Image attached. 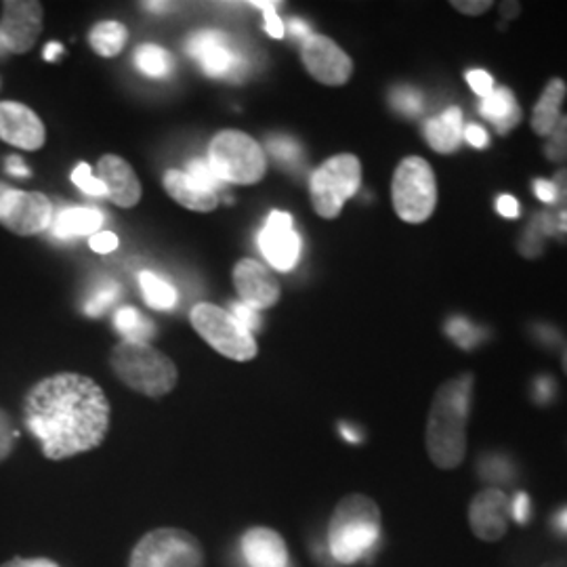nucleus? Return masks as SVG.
Here are the masks:
<instances>
[{"label": "nucleus", "instance_id": "f257e3e1", "mask_svg": "<svg viewBox=\"0 0 567 567\" xmlns=\"http://www.w3.org/2000/svg\"><path fill=\"white\" fill-rule=\"evenodd\" d=\"M23 423L49 461H65L102 446L112 423V408L93 379L60 372L25 393Z\"/></svg>", "mask_w": 567, "mask_h": 567}, {"label": "nucleus", "instance_id": "f03ea898", "mask_svg": "<svg viewBox=\"0 0 567 567\" xmlns=\"http://www.w3.org/2000/svg\"><path fill=\"white\" fill-rule=\"evenodd\" d=\"M473 383V374H461L440 386L433 398L426 421V452L440 468H456L465 458Z\"/></svg>", "mask_w": 567, "mask_h": 567}, {"label": "nucleus", "instance_id": "7ed1b4c3", "mask_svg": "<svg viewBox=\"0 0 567 567\" xmlns=\"http://www.w3.org/2000/svg\"><path fill=\"white\" fill-rule=\"evenodd\" d=\"M381 543V511L364 494H349L337 505L328 524V553L339 566L370 557Z\"/></svg>", "mask_w": 567, "mask_h": 567}, {"label": "nucleus", "instance_id": "20e7f679", "mask_svg": "<svg viewBox=\"0 0 567 567\" xmlns=\"http://www.w3.org/2000/svg\"><path fill=\"white\" fill-rule=\"evenodd\" d=\"M110 368L121 383L154 400L168 395L179 381L177 364L150 343L116 344L110 353Z\"/></svg>", "mask_w": 567, "mask_h": 567}, {"label": "nucleus", "instance_id": "39448f33", "mask_svg": "<svg viewBox=\"0 0 567 567\" xmlns=\"http://www.w3.org/2000/svg\"><path fill=\"white\" fill-rule=\"evenodd\" d=\"M208 164L224 183L255 185L267 173L264 147L243 131H219L208 145Z\"/></svg>", "mask_w": 567, "mask_h": 567}, {"label": "nucleus", "instance_id": "423d86ee", "mask_svg": "<svg viewBox=\"0 0 567 567\" xmlns=\"http://www.w3.org/2000/svg\"><path fill=\"white\" fill-rule=\"evenodd\" d=\"M391 203L405 224H425L437 206V179L421 156H408L398 164L391 182Z\"/></svg>", "mask_w": 567, "mask_h": 567}, {"label": "nucleus", "instance_id": "0eeeda50", "mask_svg": "<svg viewBox=\"0 0 567 567\" xmlns=\"http://www.w3.org/2000/svg\"><path fill=\"white\" fill-rule=\"evenodd\" d=\"M362 185V163L353 154H339L320 164L309 177V198L322 219H337L344 203Z\"/></svg>", "mask_w": 567, "mask_h": 567}, {"label": "nucleus", "instance_id": "6e6552de", "mask_svg": "<svg viewBox=\"0 0 567 567\" xmlns=\"http://www.w3.org/2000/svg\"><path fill=\"white\" fill-rule=\"evenodd\" d=\"M192 326L215 351L234 362H250L257 358L259 347L252 337L229 311L213 303H198L189 311Z\"/></svg>", "mask_w": 567, "mask_h": 567}, {"label": "nucleus", "instance_id": "1a4fd4ad", "mask_svg": "<svg viewBox=\"0 0 567 567\" xmlns=\"http://www.w3.org/2000/svg\"><path fill=\"white\" fill-rule=\"evenodd\" d=\"M128 567H204L203 545L179 527H158L135 545Z\"/></svg>", "mask_w": 567, "mask_h": 567}, {"label": "nucleus", "instance_id": "9d476101", "mask_svg": "<svg viewBox=\"0 0 567 567\" xmlns=\"http://www.w3.org/2000/svg\"><path fill=\"white\" fill-rule=\"evenodd\" d=\"M189 58L203 68L210 79H231L243 74L244 60L240 49L229 34L219 30H200L185 44Z\"/></svg>", "mask_w": 567, "mask_h": 567}, {"label": "nucleus", "instance_id": "9b49d317", "mask_svg": "<svg viewBox=\"0 0 567 567\" xmlns=\"http://www.w3.org/2000/svg\"><path fill=\"white\" fill-rule=\"evenodd\" d=\"M53 204L41 192L9 189L0 198V224L18 236H37L53 224Z\"/></svg>", "mask_w": 567, "mask_h": 567}, {"label": "nucleus", "instance_id": "f8f14e48", "mask_svg": "<svg viewBox=\"0 0 567 567\" xmlns=\"http://www.w3.org/2000/svg\"><path fill=\"white\" fill-rule=\"evenodd\" d=\"M41 2L37 0H7L2 2V18H0V42L4 53H28L42 34Z\"/></svg>", "mask_w": 567, "mask_h": 567}, {"label": "nucleus", "instance_id": "ddd939ff", "mask_svg": "<svg viewBox=\"0 0 567 567\" xmlns=\"http://www.w3.org/2000/svg\"><path fill=\"white\" fill-rule=\"evenodd\" d=\"M301 61L309 76L326 86H343L353 74V60L322 34H311L301 42Z\"/></svg>", "mask_w": 567, "mask_h": 567}, {"label": "nucleus", "instance_id": "4468645a", "mask_svg": "<svg viewBox=\"0 0 567 567\" xmlns=\"http://www.w3.org/2000/svg\"><path fill=\"white\" fill-rule=\"evenodd\" d=\"M259 248L265 259L278 271H290L301 257V238L295 229V221L284 210H271L264 231L259 234Z\"/></svg>", "mask_w": 567, "mask_h": 567}, {"label": "nucleus", "instance_id": "2eb2a0df", "mask_svg": "<svg viewBox=\"0 0 567 567\" xmlns=\"http://www.w3.org/2000/svg\"><path fill=\"white\" fill-rule=\"evenodd\" d=\"M231 278L240 295V303L255 311H264L278 305L282 297L280 282L271 276V271L265 265L255 259H240L231 271Z\"/></svg>", "mask_w": 567, "mask_h": 567}, {"label": "nucleus", "instance_id": "dca6fc26", "mask_svg": "<svg viewBox=\"0 0 567 567\" xmlns=\"http://www.w3.org/2000/svg\"><path fill=\"white\" fill-rule=\"evenodd\" d=\"M0 140L25 152H37L47 142V128L32 107L0 102Z\"/></svg>", "mask_w": 567, "mask_h": 567}, {"label": "nucleus", "instance_id": "f3484780", "mask_svg": "<svg viewBox=\"0 0 567 567\" xmlns=\"http://www.w3.org/2000/svg\"><path fill=\"white\" fill-rule=\"evenodd\" d=\"M508 517H511V501L507 494L498 487H487L480 492L468 507V524L475 536L494 543L507 534Z\"/></svg>", "mask_w": 567, "mask_h": 567}, {"label": "nucleus", "instance_id": "a211bd4d", "mask_svg": "<svg viewBox=\"0 0 567 567\" xmlns=\"http://www.w3.org/2000/svg\"><path fill=\"white\" fill-rule=\"evenodd\" d=\"M97 179L105 185L112 203L121 208H133L142 200V182L133 166L116 154H105L97 163Z\"/></svg>", "mask_w": 567, "mask_h": 567}, {"label": "nucleus", "instance_id": "6ab92c4d", "mask_svg": "<svg viewBox=\"0 0 567 567\" xmlns=\"http://www.w3.org/2000/svg\"><path fill=\"white\" fill-rule=\"evenodd\" d=\"M243 557L248 567H288L282 536L269 527H250L243 536Z\"/></svg>", "mask_w": 567, "mask_h": 567}, {"label": "nucleus", "instance_id": "aec40b11", "mask_svg": "<svg viewBox=\"0 0 567 567\" xmlns=\"http://www.w3.org/2000/svg\"><path fill=\"white\" fill-rule=\"evenodd\" d=\"M423 135L433 152L452 154L461 147L465 140V121L458 107H447L440 116H433L425 122Z\"/></svg>", "mask_w": 567, "mask_h": 567}, {"label": "nucleus", "instance_id": "412c9836", "mask_svg": "<svg viewBox=\"0 0 567 567\" xmlns=\"http://www.w3.org/2000/svg\"><path fill=\"white\" fill-rule=\"evenodd\" d=\"M164 189L166 194L177 204L185 206L187 210H196V213H213L219 206L217 194L203 192L198 187H194L187 175L177 168L166 171L163 177Z\"/></svg>", "mask_w": 567, "mask_h": 567}, {"label": "nucleus", "instance_id": "4be33fe9", "mask_svg": "<svg viewBox=\"0 0 567 567\" xmlns=\"http://www.w3.org/2000/svg\"><path fill=\"white\" fill-rule=\"evenodd\" d=\"M103 225V215L97 208H65L53 217L51 231L60 240H72L79 236H95Z\"/></svg>", "mask_w": 567, "mask_h": 567}, {"label": "nucleus", "instance_id": "5701e85b", "mask_svg": "<svg viewBox=\"0 0 567 567\" xmlns=\"http://www.w3.org/2000/svg\"><path fill=\"white\" fill-rule=\"evenodd\" d=\"M480 114L486 118L501 135L508 133L513 126H517L522 121V107L515 100L507 86L494 89L487 97L480 103Z\"/></svg>", "mask_w": 567, "mask_h": 567}, {"label": "nucleus", "instance_id": "b1692460", "mask_svg": "<svg viewBox=\"0 0 567 567\" xmlns=\"http://www.w3.org/2000/svg\"><path fill=\"white\" fill-rule=\"evenodd\" d=\"M567 86L561 79H553L545 86L543 95L538 103L534 105V116H532V128L536 135L548 137L557 122L561 121V103L566 100Z\"/></svg>", "mask_w": 567, "mask_h": 567}, {"label": "nucleus", "instance_id": "393cba45", "mask_svg": "<svg viewBox=\"0 0 567 567\" xmlns=\"http://www.w3.org/2000/svg\"><path fill=\"white\" fill-rule=\"evenodd\" d=\"M128 41V30L121 21H100L89 32V44L100 58H116Z\"/></svg>", "mask_w": 567, "mask_h": 567}, {"label": "nucleus", "instance_id": "a878e982", "mask_svg": "<svg viewBox=\"0 0 567 567\" xmlns=\"http://www.w3.org/2000/svg\"><path fill=\"white\" fill-rule=\"evenodd\" d=\"M135 65L147 79H168L175 72L173 55L154 42H145L135 49Z\"/></svg>", "mask_w": 567, "mask_h": 567}, {"label": "nucleus", "instance_id": "bb28decb", "mask_svg": "<svg viewBox=\"0 0 567 567\" xmlns=\"http://www.w3.org/2000/svg\"><path fill=\"white\" fill-rule=\"evenodd\" d=\"M114 326L128 343H147L156 334L154 322L135 307H122L114 316Z\"/></svg>", "mask_w": 567, "mask_h": 567}, {"label": "nucleus", "instance_id": "cd10ccee", "mask_svg": "<svg viewBox=\"0 0 567 567\" xmlns=\"http://www.w3.org/2000/svg\"><path fill=\"white\" fill-rule=\"evenodd\" d=\"M140 286H142L145 303L152 309H161V311H171L179 297L177 290L168 282H164L163 278L154 276L152 271H142L140 274Z\"/></svg>", "mask_w": 567, "mask_h": 567}, {"label": "nucleus", "instance_id": "c85d7f7f", "mask_svg": "<svg viewBox=\"0 0 567 567\" xmlns=\"http://www.w3.org/2000/svg\"><path fill=\"white\" fill-rule=\"evenodd\" d=\"M477 473L489 484H511L515 480V466L503 454H486L477 463Z\"/></svg>", "mask_w": 567, "mask_h": 567}, {"label": "nucleus", "instance_id": "c756f323", "mask_svg": "<svg viewBox=\"0 0 567 567\" xmlns=\"http://www.w3.org/2000/svg\"><path fill=\"white\" fill-rule=\"evenodd\" d=\"M446 332L447 337L458 344L461 349H473V347L482 343V339H484V330L471 324L463 316L450 318L446 324Z\"/></svg>", "mask_w": 567, "mask_h": 567}, {"label": "nucleus", "instance_id": "7c9ffc66", "mask_svg": "<svg viewBox=\"0 0 567 567\" xmlns=\"http://www.w3.org/2000/svg\"><path fill=\"white\" fill-rule=\"evenodd\" d=\"M187 175L189 183L203 192H210V194H217V189L224 185V182L219 179V175L213 171V166L208 164V161H192L187 164V168L183 171Z\"/></svg>", "mask_w": 567, "mask_h": 567}, {"label": "nucleus", "instance_id": "2f4dec72", "mask_svg": "<svg viewBox=\"0 0 567 567\" xmlns=\"http://www.w3.org/2000/svg\"><path fill=\"white\" fill-rule=\"evenodd\" d=\"M118 284L116 282H103L93 290V295L89 297V301L84 305V313L91 316V318H97L102 316L103 311L114 303L118 299Z\"/></svg>", "mask_w": 567, "mask_h": 567}, {"label": "nucleus", "instance_id": "473e14b6", "mask_svg": "<svg viewBox=\"0 0 567 567\" xmlns=\"http://www.w3.org/2000/svg\"><path fill=\"white\" fill-rule=\"evenodd\" d=\"M391 105L404 116H419L423 110V95L416 89L400 86L391 95Z\"/></svg>", "mask_w": 567, "mask_h": 567}, {"label": "nucleus", "instance_id": "72a5a7b5", "mask_svg": "<svg viewBox=\"0 0 567 567\" xmlns=\"http://www.w3.org/2000/svg\"><path fill=\"white\" fill-rule=\"evenodd\" d=\"M545 154L553 163L567 161V116H561L553 133L548 135V143L545 145Z\"/></svg>", "mask_w": 567, "mask_h": 567}, {"label": "nucleus", "instance_id": "f704fd0d", "mask_svg": "<svg viewBox=\"0 0 567 567\" xmlns=\"http://www.w3.org/2000/svg\"><path fill=\"white\" fill-rule=\"evenodd\" d=\"M72 182H74V185H76L79 189H82L86 196H95V198L107 196L105 185H103L97 177H93V171H91V166L86 163H81L74 168Z\"/></svg>", "mask_w": 567, "mask_h": 567}, {"label": "nucleus", "instance_id": "c9c22d12", "mask_svg": "<svg viewBox=\"0 0 567 567\" xmlns=\"http://www.w3.org/2000/svg\"><path fill=\"white\" fill-rule=\"evenodd\" d=\"M16 440H18V431H16V423L9 416V412H4L0 408V463L7 461L13 454L16 447Z\"/></svg>", "mask_w": 567, "mask_h": 567}, {"label": "nucleus", "instance_id": "e433bc0d", "mask_svg": "<svg viewBox=\"0 0 567 567\" xmlns=\"http://www.w3.org/2000/svg\"><path fill=\"white\" fill-rule=\"evenodd\" d=\"M252 7H257V9H261L265 16V32L271 37V39H282L284 32H286V28H284L282 20H280V16H278V11H276V4L278 2H274V0H257V2H250Z\"/></svg>", "mask_w": 567, "mask_h": 567}, {"label": "nucleus", "instance_id": "4c0bfd02", "mask_svg": "<svg viewBox=\"0 0 567 567\" xmlns=\"http://www.w3.org/2000/svg\"><path fill=\"white\" fill-rule=\"evenodd\" d=\"M543 238H545V234H543V229L536 225V221H532V225L527 227L526 231H524V236H522V240H519V250H522V255L524 257H538L540 252H543Z\"/></svg>", "mask_w": 567, "mask_h": 567}, {"label": "nucleus", "instance_id": "58836bf2", "mask_svg": "<svg viewBox=\"0 0 567 567\" xmlns=\"http://www.w3.org/2000/svg\"><path fill=\"white\" fill-rule=\"evenodd\" d=\"M269 152L280 161V163H297L301 161V147L299 143L286 137H276L269 143Z\"/></svg>", "mask_w": 567, "mask_h": 567}, {"label": "nucleus", "instance_id": "ea45409f", "mask_svg": "<svg viewBox=\"0 0 567 567\" xmlns=\"http://www.w3.org/2000/svg\"><path fill=\"white\" fill-rule=\"evenodd\" d=\"M466 82L468 86L484 100L494 91V79L487 74L486 70H468L466 72Z\"/></svg>", "mask_w": 567, "mask_h": 567}, {"label": "nucleus", "instance_id": "a19ab883", "mask_svg": "<svg viewBox=\"0 0 567 567\" xmlns=\"http://www.w3.org/2000/svg\"><path fill=\"white\" fill-rule=\"evenodd\" d=\"M229 313H231L248 332L257 330L259 324H261L259 311H255V309H250V307H246L244 303H231V311H229Z\"/></svg>", "mask_w": 567, "mask_h": 567}, {"label": "nucleus", "instance_id": "79ce46f5", "mask_svg": "<svg viewBox=\"0 0 567 567\" xmlns=\"http://www.w3.org/2000/svg\"><path fill=\"white\" fill-rule=\"evenodd\" d=\"M89 246H91L93 252L107 255V252H114L118 248V236L112 234V231H97L95 236H91Z\"/></svg>", "mask_w": 567, "mask_h": 567}, {"label": "nucleus", "instance_id": "37998d69", "mask_svg": "<svg viewBox=\"0 0 567 567\" xmlns=\"http://www.w3.org/2000/svg\"><path fill=\"white\" fill-rule=\"evenodd\" d=\"M529 511H532V505H529V498H527L526 492L515 494V498L511 501V517H513L517 524H527Z\"/></svg>", "mask_w": 567, "mask_h": 567}, {"label": "nucleus", "instance_id": "c03bdc74", "mask_svg": "<svg viewBox=\"0 0 567 567\" xmlns=\"http://www.w3.org/2000/svg\"><path fill=\"white\" fill-rule=\"evenodd\" d=\"M534 194L538 196V200L545 204H557L559 200V189L555 182H547V179H536L534 182Z\"/></svg>", "mask_w": 567, "mask_h": 567}, {"label": "nucleus", "instance_id": "a18cd8bd", "mask_svg": "<svg viewBox=\"0 0 567 567\" xmlns=\"http://www.w3.org/2000/svg\"><path fill=\"white\" fill-rule=\"evenodd\" d=\"M465 142L477 150H486L489 145V135L486 128L480 124H466L465 126Z\"/></svg>", "mask_w": 567, "mask_h": 567}, {"label": "nucleus", "instance_id": "49530a36", "mask_svg": "<svg viewBox=\"0 0 567 567\" xmlns=\"http://www.w3.org/2000/svg\"><path fill=\"white\" fill-rule=\"evenodd\" d=\"M555 395V381L548 377H540L534 381V400L538 404H548Z\"/></svg>", "mask_w": 567, "mask_h": 567}, {"label": "nucleus", "instance_id": "de8ad7c7", "mask_svg": "<svg viewBox=\"0 0 567 567\" xmlns=\"http://www.w3.org/2000/svg\"><path fill=\"white\" fill-rule=\"evenodd\" d=\"M496 210H498V215L505 217V219H517L519 213H522V206H519L517 198L505 194V196H501V198L496 200Z\"/></svg>", "mask_w": 567, "mask_h": 567}, {"label": "nucleus", "instance_id": "09e8293b", "mask_svg": "<svg viewBox=\"0 0 567 567\" xmlns=\"http://www.w3.org/2000/svg\"><path fill=\"white\" fill-rule=\"evenodd\" d=\"M452 7L458 11V13H463V16H482V13H486L487 9L492 7V2L489 0H475V2H463V0H454L452 2Z\"/></svg>", "mask_w": 567, "mask_h": 567}, {"label": "nucleus", "instance_id": "8fccbe9b", "mask_svg": "<svg viewBox=\"0 0 567 567\" xmlns=\"http://www.w3.org/2000/svg\"><path fill=\"white\" fill-rule=\"evenodd\" d=\"M0 567H60L55 561L51 559H44V557H34V559H25V557H16V559H9L4 561Z\"/></svg>", "mask_w": 567, "mask_h": 567}, {"label": "nucleus", "instance_id": "3c124183", "mask_svg": "<svg viewBox=\"0 0 567 567\" xmlns=\"http://www.w3.org/2000/svg\"><path fill=\"white\" fill-rule=\"evenodd\" d=\"M4 168H7V173L13 175V177H20V179L30 177V168L23 164L20 156H9L7 163H4Z\"/></svg>", "mask_w": 567, "mask_h": 567}, {"label": "nucleus", "instance_id": "603ef678", "mask_svg": "<svg viewBox=\"0 0 567 567\" xmlns=\"http://www.w3.org/2000/svg\"><path fill=\"white\" fill-rule=\"evenodd\" d=\"M553 527H555V532H557V534H564V536H567V507L555 513V517H553Z\"/></svg>", "mask_w": 567, "mask_h": 567}, {"label": "nucleus", "instance_id": "864d4df0", "mask_svg": "<svg viewBox=\"0 0 567 567\" xmlns=\"http://www.w3.org/2000/svg\"><path fill=\"white\" fill-rule=\"evenodd\" d=\"M61 53H63V47H61L60 42H49L47 47H44V60L47 61H55L60 58Z\"/></svg>", "mask_w": 567, "mask_h": 567}, {"label": "nucleus", "instance_id": "5fc2aeb1", "mask_svg": "<svg viewBox=\"0 0 567 567\" xmlns=\"http://www.w3.org/2000/svg\"><path fill=\"white\" fill-rule=\"evenodd\" d=\"M290 28H292V34H295V37H299L301 42H303L307 37H311V34H313V32H311V30H309L301 20L290 21Z\"/></svg>", "mask_w": 567, "mask_h": 567}, {"label": "nucleus", "instance_id": "6e6d98bb", "mask_svg": "<svg viewBox=\"0 0 567 567\" xmlns=\"http://www.w3.org/2000/svg\"><path fill=\"white\" fill-rule=\"evenodd\" d=\"M341 433L344 440H349L351 444H360L362 442V433H355V429L349 425H341Z\"/></svg>", "mask_w": 567, "mask_h": 567}, {"label": "nucleus", "instance_id": "4d7b16f0", "mask_svg": "<svg viewBox=\"0 0 567 567\" xmlns=\"http://www.w3.org/2000/svg\"><path fill=\"white\" fill-rule=\"evenodd\" d=\"M503 13H505L507 18L517 16V13H519V4H515V2H505V4H503Z\"/></svg>", "mask_w": 567, "mask_h": 567}, {"label": "nucleus", "instance_id": "13d9d810", "mask_svg": "<svg viewBox=\"0 0 567 567\" xmlns=\"http://www.w3.org/2000/svg\"><path fill=\"white\" fill-rule=\"evenodd\" d=\"M9 189H11V187H7L4 183H0V198H2V196H4Z\"/></svg>", "mask_w": 567, "mask_h": 567}, {"label": "nucleus", "instance_id": "bf43d9fd", "mask_svg": "<svg viewBox=\"0 0 567 567\" xmlns=\"http://www.w3.org/2000/svg\"><path fill=\"white\" fill-rule=\"evenodd\" d=\"M564 372L567 374V347L566 351H564Z\"/></svg>", "mask_w": 567, "mask_h": 567}, {"label": "nucleus", "instance_id": "052dcab7", "mask_svg": "<svg viewBox=\"0 0 567 567\" xmlns=\"http://www.w3.org/2000/svg\"><path fill=\"white\" fill-rule=\"evenodd\" d=\"M0 53H4V49H2V42H0Z\"/></svg>", "mask_w": 567, "mask_h": 567}]
</instances>
